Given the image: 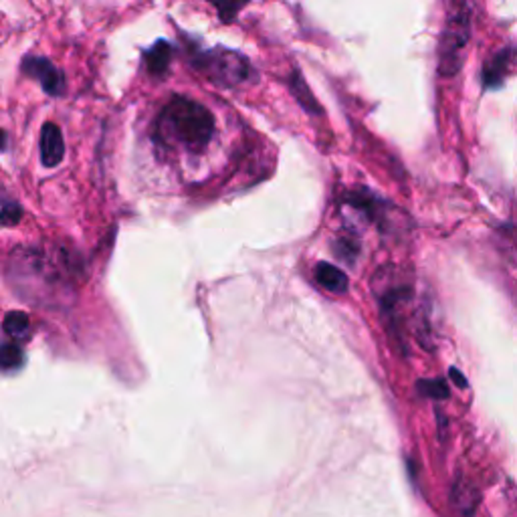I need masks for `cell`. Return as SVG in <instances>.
<instances>
[{"instance_id":"1","label":"cell","mask_w":517,"mask_h":517,"mask_svg":"<svg viewBox=\"0 0 517 517\" xmlns=\"http://www.w3.org/2000/svg\"><path fill=\"white\" fill-rule=\"evenodd\" d=\"M217 122L209 107L190 98H174L166 103L158 120V134L170 146L190 154H201L211 146Z\"/></svg>"},{"instance_id":"6","label":"cell","mask_w":517,"mask_h":517,"mask_svg":"<svg viewBox=\"0 0 517 517\" xmlns=\"http://www.w3.org/2000/svg\"><path fill=\"white\" fill-rule=\"evenodd\" d=\"M315 279L322 287H326L331 293H346L348 291V277L342 271L330 263H317Z\"/></svg>"},{"instance_id":"10","label":"cell","mask_w":517,"mask_h":517,"mask_svg":"<svg viewBox=\"0 0 517 517\" xmlns=\"http://www.w3.org/2000/svg\"><path fill=\"white\" fill-rule=\"evenodd\" d=\"M420 384H426V382H420ZM428 390H426V394L428 396H437V398H445L449 393H447V386L442 382H428L426 384Z\"/></svg>"},{"instance_id":"5","label":"cell","mask_w":517,"mask_h":517,"mask_svg":"<svg viewBox=\"0 0 517 517\" xmlns=\"http://www.w3.org/2000/svg\"><path fill=\"white\" fill-rule=\"evenodd\" d=\"M65 144L57 123H45L41 134V160L45 166H57L63 160Z\"/></svg>"},{"instance_id":"2","label":"cell","mask_w":517,"mask_h":517,"mask_svg":"<svg viewBox=\"0 0 517 517\" xmlns=\"http://www.w3.org/2000/svg\"><path fill=\"white\" fill-rule=\"evenodd\" d=\"M198 65H201L206 76L223 85L243 84V81L251 79V73H253L245 57L228 49L209 51V53L201 57Z\"/></svg>"},{"instance_id":"7","label":"cell","mask_w":517,"mask_h":517,"mask_svg":"<svg viewBox=\"0 0 517 517\" xmlns=\"http://www.w3.org/2000/svg\"><path fill=\"white\" fill-rule=\"evenodd\" d=\"M4 331L14 339H25L31 334V322L23 312H11L4 317Z\"/></svg>"},{"instance_id":"9","label":"cell","mask_w":517,"mask_h":517,"mask_svg":"<svg viewBox=\"0 0 517 517\" xmlns=\"http://www.w3.org/2000/svg\"><path fill=\"white\" fill-rule=\"evenodd\" d=\"M20 364H23V350L17 344L0 346V368L3 370H14Z\"/></svg>"},{"instance_id":"8","label":"cell","mask_w":517,"mask_h":517,"mask_svg":"<svg viewBox=\"0 0 517 517\" xmlns=\"http://www.w3.org/2000/svg\"><path fill=\"white\" fill-rule=\"evenodd\" d=\"M146 61H147V69H150L152 73H158V76L160 73H164L168 69V63H170L168 43H158V45L146 55Z\"/></svg>"},{"instance_id":"4","label":"cell","mask_w":517,"mask_h":517,"mask_svg":"<svg viewBox=\"0 0 517 517\" xmlns=\"http://www.w3.org/2000/svg\"><path fill=\"white\" fill-rule=\"evenodd\" d=\"M23 69L28 73V76L39 79V84L43 85V90L51 95H61L65 85H63V76L49 59L43 57H28L25 59Z\"/></svg>"},{"instance_id":"11","label":"cell","mask_w":517,"mask_h":517,"mask_svg":"<svg viewBox=\"0 0 517 517\" xmlns=\"http://www.w3.org/2000/svg\"><path fill=\"white\" fill-rule=\"evenodd\" d=\"M6 142H9V138H6V134H4V131H3V130H0V152H3V150H4V147H6Z\"/></svg>"},{"instance_id":"3","label":"cell","mask_w":517,"mask_h":517,"mask_svg":"<svg viewBox=\"0 0 517 517\" xmlns=\"http://www.w3.org/2000/svg\"><path fill=\"white\" fill-rule=\"evenodd\" d=\"M469 39V25L467 14H457L455 19L449 20L445 36H442V73L453 76L461 65V49H465Z\"/></svg>"}]
</instances>
